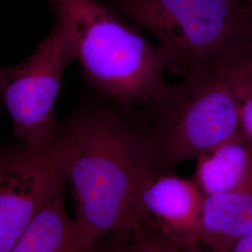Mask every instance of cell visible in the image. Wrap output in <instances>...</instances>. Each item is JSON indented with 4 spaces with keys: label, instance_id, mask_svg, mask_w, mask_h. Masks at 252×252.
I'll return each mask as SVG.
<instances>
[{
    "label": "cell",
    "instance_id": "1",
    "mask_svg": "<svg viewBox=\"0 0 252 252\" xmlns=\"http://www.w3.org/2000/svg\"><path fill=\"white\" fill-rule=\"evenodd\" d=\"M70 124L66 183L85 244L91 252L107 236L128 244L141 227L142 191L158 174L147 127L108 108L85 110Z\"/></svg>",
    "mask_w": 252,
    "mask_h": 252
},
{
    "label": "cell",
    "instance_id": "2",
    "mask_svg": "<svg viewBox=\"0 0 252 252\" xmlns=\"http://www.w3.org/2000/svg\"><path fill=\"white\" fill-rule=\"evenodd\" d=\"M150 32L182 80L225 76L252 60V9L242 0H109Z\"/></svg>",
    "mask_w": 252,
    "mask_h": 252
},
{
    "label": "cell",
    "instance_id": "3",
    "mask_svg": "<svg viewBox=\"0 0 252 252\" xmlns=\"http://www.w3.org/2000/svg\"><path fill=\"white\" fill-rule=\"evenodd\" d=\"M72 45L74 60L91 84L123 105L153 108L169 94L164 51L98 0H52Z\"/></svg>",
    "mask_w": 252,
    "mask_h": 252
},
{
    "label": "cell",
    "instance_id": "4",
    "mask_svg": "<svg viewBox=\"0 0 252 252\" xmlns=\"http://www.w3.org/2000/svg\"><path fill=\"white\" fill-rule=\"evenodd\" d=\"M153 108V124L147 130L158 173H168L242 133L228 76L172 84L169 94Z\"/></svg>",
    "mask_w": 252,
    "mask_h": 252
},
{
    "label": "cell",
    "instance_id": "5",
    "mask_svg": "<svg viewBox=\"0 0 252 252\" xmlns=\"http://www.w3.org/2000/svg\"><path fill=\"white\" fill-rule=\"evenodd\" d=\"M72 61L71 41L55 22L50 34L27 59L0 66V100L9 111L20 143L45 146L62 132L56 102L63 73Z\"/></svg>",
    "mask_w": 252,
    "mask_h": 252
},
{
    "label": "cell",
    "instance_id": "6",
    "mask_svg": "<svg viewBox=\"0 0 252 252\" xmlns=\"http://www.w3.org/2000/svg\"><path fill=\"white\" fill-rule=\"evenodd\" d=\"M73 146L70 123L45 146H0V252H10L46 202L64 189Z\"/></svg>",
    "mask_w": 252,
    "mask_h": 252
},
{
    "label": "cell",
    "instance_id": "7",
    "mask_svg": "<svg viewBox=\"0 0 252 252\" xmlns=\"http://www.w3.org/2000/svg\"><path fill=\"white\" fill-rule=\"evenodd\" d=\"M204 200L194 180L158 173L141 194V227H153L174 243L199 245Z\"/></svg>",
    "mask_w": 252,
    "mask_h": 252
},
{
    "label": "cell",
    "instance_id": "8",
    "mask_svg": "<svg viewBox=\"0 0 252 252\" xmlns=\"http://www.w3.org/2000/svg\"><path fill=\"white\" fill-rule=\"evenodd\" d=\"M252 230V189L205 195L199 243L209 252H231Z\"/></svg>",
    "mask_w": 252,
    "mask_h": 252
},
{
    "label": "cell",
    "instance_id": "9",
    "mask_svg": "<svg viewBox=\"0 0 252 252\" xmlns=\"http://www.w3.org/2000/svg\"><path fill=\"white\" fill-rule=\"evenodd\" d=\"M193 180L205 195L252 189V141L242 132L201 154Z\"/></svg>",
    "mask_w": 252,
    "mask_h": 252
},
{
    "label": "cell",
    "instance_id": "10",
    "mask_svg": "<svg viewBox=\"0 0 252 252\" xmlns=\"http://www.w3.org/2000/svg\"><path fill=\"white\" fill-rule=\"evenodd\" d=\"M63 191L46 202L10 252H91L77 220L66 212Z\"/></svg>",
    "mask_w": 252,
    "mask_h": 252
},
{
    "label": "cell",
    "instance_id": "11",
    "mask_svg": "<svg viewBox=\"0 0 252 252\" xmlns=\"http://www.w3.org/2000/svg\"><path fill=\"white\" fill-rule=\"evenodd\" d=\"M228 78L237 102L241 131L252 141V60L236 67Z\"/></svg>",
    "mask_w": 252,
    "mask_h": 252
},
{
    "label": "cell",
    "instance_id": "12",
    "mask_svg": "<svg viewBox=\"0 0 252 252\" xmlns=\"http://www.w3.org/2000/svg\"><path fill=\"white\" fill-rule=\"evenodd\" d=\"M127 252H162L158 231L149 226L140 227L132 235Z\"/></svg>",
    "mask_w": 252,
    "mask_h": 252
},
{
    "label": "cell",
    "instance_id": "13",
    "mask_svg": "<svg viewBox=\"0 0 252 252\" xmlns=\"http://www.w3.org/2000/svg\"><path fill=\"white\" fill-rule=\"evenodd\" d=\"M158 233L160 234L162 252H209L201 244L196 246H186L174 243L169 239H167L165 236H163L159 231Z\"/></svg>",
    "mask_w": 252,
    "mask_h": 252
},
{
    "label": "cell",
    "instance_id": "14",
    "mask_svg": "<svg viewBox=\"0 0 252 252\" xmlns=\"http://www.w3.org/2000/svg\"><path fill=\"white\" fill-rule=\"evenodd\" d=\"M231 252H252V230L237 242Z\"/></svg>",
    "mask_w": 252,
    "mask_h": 252
},
{
    "label": "cell",
    "instance_id": "15",
    "mask_svg": "<svg viewBox=\"0 0 252 252\" xmlns=\"http://www.w3.org/2000/svg\"><path fill=\"white\" fill-rule=\"evenodd\" d=\"M127 244H120L111 240V244L105 249L98 251L97 247L94 250L93 252H127Z\"/></svg>",
    "mask_w": 252,
    "mask_h": 252
},
{
    "label": "cell",
    "instance_id": "16",
    "mask_svg": "<svg viewBox=\"0 0 252 252\" xmlns=\"http://www.w3.org/2000/svg\"><path fill=\"white\" fill-rule=\"evenodd\" d=\"M245 3H247L251 8L252 9V0H242Z\"/></svg>",
    "mask_w": 252,
    "mask_h": 252
}]
</instances>
